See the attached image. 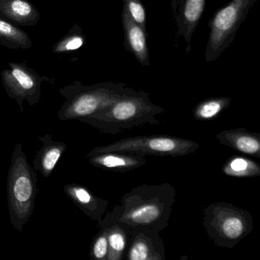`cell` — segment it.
<instances>
[{
  "mask_svg": "<svg viewBox=\"0 0 260 260\" xmlns=\"http://www.w3.org/2000/svg\"><path fill=\"white\" fill-rule=\"evenodd\" d=\"M249 211L226 202L210 204L203 210V226L210 240L219 247L233 249L253 230Z\"/></svg>",
  "mask_w": 260,
  "mask_h": 260,
  "instance_id": "cell-5",
  "label": "cell"
},
{
  "mask_svg": "<svg viewBox=\"0 0 260 260\" xmlns=\"http://www.w3.org/2000/svg\"><path fill=\"white\" fill-rule=\"evenodd\" d=\"M0 19L17 26L32 27L40 20L41 13L28 0H0Z\"/></svg>",
  "mask_w": 260,
  "mask_h": 260,
  "instance_id": "cell-14",
  "label": "cell"
},
{
  "mask_svg": "<svg viewBox=\"0 0 260 260\" xmlns=\"http://www.w3.org/2000/svg\"><path fill=\"white\" fill-rule=\"evenodd\" d=\"M135 91L121 83L108 81L86 86L76 80L59 89L65 102L59 109L58 118L63 121H78L80 118L89 116L111 106L117 100L131 95Z\"/></svg>",
  "mask_w": 260,
  "mask_h": 260,
  "instance_id": "cell-4",
  "label": "cell"
},
{
  "mask_svg": "<svg viewBox=\"0 0 260 260\" xmlns=\"http://www.w3.org/2000/svg\"><path fill=\"white\" fill-rule=\"evenodd\" d=\"M101 221L107 226L109 231L107 260L122 259L128 247L132 230L118 220L112 211L107 213Z\"/></svg>",
  "mask_w": 260,
  "mask_h": 260,
  "instance_id": "cell-16",
  "label": "cell"
},
{
  "mask_svg": "<svg viewBox=\"0 0 260 260\" xmlns=\"http://www.w3.org/2000/svg\"><path fill=\"white\" fill-rule=\"evenodd\" d=\"M222 172L231 177H256L260 175V166L246 156H233L223 164Z\"/></svg>",
  "mask_w": 260,
  "mask_h": 260,
  "instance_id": "cell-19",
  "label": "cell"
},
{
  "mask_svg": "<svg viewBox=\"0 0 260 260\" xmlns=\"http://www.w3.org/2000/svg\"><path fill=\"white\" fill-rule=\"evenodd\" d=\"M206 0H172L171 7L177 36L185 39L186 51L191 50V41L205 11Z\"/></svg>",
  "mask_w": 260,
  "mask_h": 260,
  "instance_id": "cell-10",
  "label": "cell"
},
{
  "mask_svg": "<svg viewBox=\"0 0 260 260\" xmlns=\"http://www.w3.org/2000/svg\"><path fill=\"white\" fill-rule=\"evenodd\" d=\"M200 145L196 141L169 135H149L123 138L116 142L92 149L88 154L119 152L138 156H184L199 150Z\"/></svg>",
  "mask_w": 260,
  "mask_h": 260,
  "instance_id": "cell-6",
  "label": "cell"
},
{
  "mask_svg": "<svg viewBox=\"0 0 260 260\" xmlns=\"http://www.w3.org/2000/svg\"><path fill=\"white\" fill-rule=\"evenodd\" d=\"M255 3V0H231L216 12L208 23L210 32L205 48V61H215L232 44Z\"/></svg>",
  "mask_w": 260,
  "mask_h": 260,
  "instance_id": "cell-7",
  "label": "cell"
},
{
  "mask_svg": "<svg viewBox=\"0 0 260 260\" xmlns=\"http://www.w3.org/2000/svg\"><path fill=\"white\" fill-rule=\"evenodd\" d=\"M85 42L86 37L81 27L77 24H74L68 34L53 45L52 52L60 54L77 51L83 46Z\"/></svg>",
  "mask_w": 260,
  "mask_h": 260,
  "instance_id": "cell-21",
  "label": "cell"
},
{
  "mask_svg": "<svg viewBox=\"0 0 260 260\" xmlns=\"http://www.w3.org/2000/svg\"><path fill=\"white\" fill-rule=\"evenodd\" d=\"M38 193L37 173L28 162L22 144H16L7 176V203L12 226L18 232H22L32 215Z\"/></svg>",
  "mask_w": 260,
  "mask_h": 260,
  "instance_id": "cell-3",
  "label": "cell"
},
{
  "mask_svg": "<svg viewBox=\"0 0 260 260\" xmlns=\"http://www.w3.org/2000/svg\"><path fill=\"white\" fill-rule=\"evenodd\" d=\"M123 7L126 9L135 22L146 28L147 15L141 0H123Z\"/></svg>",
  "mask_w": 260,
  "mask_h": 260,
  "instance_id": "cell-23",
  "label": "cell"
},
{
  "mask_svg": "<svg viewBox=\"0 0 260 260\" xmlns=\"http://www.w3.org/2000/svg\"><path fill=\"white\" fill-rule=\"evenodd\" d=\"M232 100L220 96L207 99L199 103L193 111L194 118L199 121H211L219 116L225 109L231 106Z\"/></svg>",
  "mask_w": 260,
  "mask_h": 260,
  "instance_id": "cell-20",
  "label": "cell"
},
{
  "mask_svg": "<svg viewBox=\"0 0 260 260\" xmlns=\"http://www.w3.org/2000/svg\"><path fill=\"white\" fill-rule=\"evenodd\" d=\"M54 1H63V0H54Z\"/></svg>",
  "mask_w": 260,
  "mask_h": 260,
  "instance_id": "cell-24",
  "label": "cell"
},
{
  "mask_svg": "<svg viewBox=\"0 0 260 260\" xmlns=\"http://www.w3.org/2000/svg\"><path fill=\"white\" fill-rule=\"evenodd\" d=\"M86 158L92 166L100 170L117 173L137 170L147 164V159L144 156L119 152L87 154Z\"/></svg>",
  "mask_w": 260,
  "mask_h": 260,
  "instance_id": "cell-13",
  "label": "cell"
},
{
  "mask_svg": "<svg viewBox=\"0 0 260 260\" xmlns=\"http://www.w3.org/2000/svg\"><path fill=\"white\" fill-rule=\"evenodd\" d=\"M222 145L228 146L248 156L260 157V134L243 127L224 130L216 135Z\"/></svg>",
  "mask_w": 260,
  "mask_h": 260,
  "instance_id": "cell-17",
  "label": "cell"
},
{
  "mask_svg": "<svg viewBox=\"0 0 260 260\" xmlns=\"http://www.w3.org/2000/svg\"><path fill=\"white\" fill-rule=\"evenodd\" d=\"M121 16L126 50L132 53L143 66H150L146 28L135 22L124 7L122 8Z\"/></svg>",
  "mask_w": 260,
  "mask_h": 260,
  "instance_id": "cell-12",
  "label": "cell"
},
{
  "mask_svg": "<svg viewBox=\"0 0 260 260\" xmlns=\"http://www.w3.org/2000/svg\"><path fill=\"white\" fill-rule=\"evenodd\" d=\"M0 44L10 50H28L33 44L29 36L19 26L0 19Z\"/></svg>",
  "mask_w": 260,
  "mask_h": 260,
  "instance_id": "cell-18",
  "label": "cell"
},
{
  "mask_svg": "<svg viewBox=\"0 0 260 260\" xmlns=\"http://www.w3.org/2000/svg\"><path fill=\"white\" fill-rule=\"evenodd\" d=\"M176 190L171 184L139 185L125 193L112 213L131 229L147 228L160 232L169 226Z\"/></svg>",
  "mask_w": 260,
  "mask_h": 260,
  "instance_id": "cell-1",
  "label": "cell"
},
{
  "mask_svg": "<svg viewBox=\"0 0 260 260\" xmlns=\"http://www.w3.org/2000/svg\"><path fill=\"white\" fill-rule=\"evenodd\" d=\"M125 254L128 260H165V247L159 231L147 228L132 229Z\"/></svg>",
  "mask_w": 260,
  "mask_h": 260,
  "instance_id": "cell-9",
  "label": "cell"
},
{
  "mask_svg": "<svg viewBox=\"0 0 260 260\" xmlns=\"http://www.w3.org/2000/svg\"><path fill=\"white\" fill-rule=\"evenodd\" d=\"M63 191L74 205L91 220L99 222L104 217L109 205L107 199L98 197L80 184L64 185Z\"/></svg>",
  "mask_w": 260,
  "mask_h": 260,
  "instance_id": "cell-11",
  "label": "cell"
},
{
  "mask_svg": "<svg viewBox=\"0 0 260 260\" xmlns=\"http://www.w3.org/2000/svg\"><path fill=\"white\" fill-rule=\"evenodd\" d=\"M42 147L37 152L32 162V167L44 177H49L55 169L57 162L68 150L65 143L54 141L52 135L39 136Z\"/></svg>",
  "mask_w": 260,
  "mask_h": 260,
  "instance_id": "cell-15",
  "label": "cell"
},
{
  "mask_svg": "<svg viewBox=\"0 0 260 260\" xmlns=\"http://www.w3.org/2000/svg\"><path fill=\"white\" fill-rule=\"evenodd\" d=\"M1 80L6 92L16 102L21 113L24 112L25 102L30 106L39 103L42 83L52 82L48 77L38 74L25 61L9 62L8 68L1 72Z\"/></svg>",
  "mask_w": 260,
  "mask_h": 260,
  "instance_id": "cell-8",
  "label": "cell"
},
{
  "mask_svg": "<svg viewBox=\"0 0 260 260\" xmlns=\"http://www.w3.org/2000/svg\"><path fill=\"white\" fill-rule=\"evenodd\" d=\"M164 112V108L152 103L148 92L135 91L78 121L98 129L102 133L115 135L146 124H159L156 116Z\"/></svg>",
  "mask_w": 260,
  "mask_h": 260,
  "instance_id": "cell-2",
  "label": "cell"
},
{
  "mask_svg": "<svg viewBox=\"0 0 260 260\" xmlns=\"http://www.w3.org/2000/svg\"><path fill=\"white\" fill-rule=\"evenodd\" d=\"M98 224L100 230L92 240L89 255L91 259L107 260L109 252V231L107 226L101 220L98 222Z\"/></svg>",
  "mask_w": 260,
  "mask_h": 260,
  "instance_id": "cell-22",
  "label": "cell"
}]
</instances>
